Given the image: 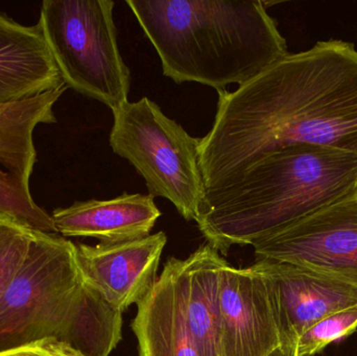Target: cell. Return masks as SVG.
Returning <instances> with one entry per match:
<instances>
[{"label": "cell", "instance_id": "277c9868", "mask_svg": "<svg viewBox=\"0 0 357 356\" xmlns=\"http://www.w3.org/2000/svg\"><path fill=\"white\" fill-rule=\"evenodd\" d=\"M121 330L123 313L86 284L77 245L37 231L0 297V351L56 340L86 356H109Z\"/></svg>", "mask_w": 357, "mask_h": 356}, {"label": "cell", "instance_id": "d6986e66", "mask_svg": "<svg viewBox=\"0 0 357 356\" xmlns=\"http://www.w3.org/2000/svg\"><path fill=\"white\" fill-rule=\"evenodd\" d=\"M268 356H299L298 344H282Z\"/></svg>", "mask_w": 357, "mask_h": 356}, {"label": "cell", "instance_id": "2e32d148", "mask_svg": "<svg viewBox=\"0 0 357 356\" xmlns=\"http://www.w3.org/2000/svg\"><path fill=\"white\" fill-rule=\"evenodd\" d=\"M37 231L0 212V297L22 265Z\"/></svg>", "mask_w": 357, "mask_h": 356}, {"label": "cell", "instance_id": "30bf717a", "mask_svg": "<svg viewBox=\"0 0 357 356\" xmlns=\"http://www.w3.org/2000/svg\"><path fill=\"white\" fill-rule=\"evenodd\" d=\"M167 242L161 231L123 242L77 245V263L86 284L123 313L154 288Z\"/></svg>", "mask_w": 357, "mask_h": 356}, {"label": "cell", "instance_id": "52a82bcc", "mask_svg": "<svg viewBox=\"0 0 357 356\" xmlns=\"http://www.w3.org/2000/svg\"><path fill=\"white\" fill-rule=\"evenodd\" d=\"M252 246L257 259L312 268L357 286V192Z\"/></svg>", "mask_w": 357, "mask_h": 356}, {"label": "cell", "instance_id": "7c38bea8", "mask_svg": "<svg viewBox=\"0 0 357 356\" xmlns=\"http://www.w3.org/2000/svg\"><path fill=\"white\" fill-rule=\"evenodd\" d=\"M64 85L41 22L22 25L0 14V105L29 100Z\"/></svg>", "mask_w": 357, "mask_h": 356}, {"label": "cell", "instance_id": "4fadbf2b", "mask_svg": "<svg viewBox=\"0 0 357 356\" xmlns=\"http://www.w3.org/2000/svg\"><path fill=\"white\" fill-rule=\"evenodd\" d=\"M160 217L152 196L128 192L110 200L79 201L52 215L63 238H93L100 242L150 235Z\"/></svg>", "mask_w": 357, "mask_h": 356}, {"label": "cell", "instance_id": "e0dca14e", "mask_svg": "<svg viewBox=\"0 0 357 356\" xmlns=\"http://www.w3.org/2000/svg\"><path fill=\"white\" fill-rule=\"evenodd\" d=\"M357 330V307L331 314L308 328L298 340L299 356H314Z\"/></svg>", "mask_w": 357, "mask_h": 356}, {"label": "cell", "instance_id": "9a60e30c", "mask_svg": "<svg viewBox=\"0 0 357 356\" xmlns=\"http://www.w3.org/2000/svg\"><path fill=\"white\" fill-rule=\"evenodd\" d=\"M227 263L209 244L182 261L185 317L199 356H220L218 284Z\"/></svg>", "mask_w": 357, "mask_h": 356}, {"label": "cell", "instance_id": "3957f363", "mask_svg": "<svg viewBox=\"0 0 357 356\" xmlns=\"http://www.w3.org/2000/svg\"><path fill=\"white\" fill-rule=\"evenodd\" d=\"M160 58L163 75L216 91L243 85L289 54L259 0H127Z\"/></svg>", "mask_w": 357, "mask_h": 356}, {"label": "cell", "instance_id": "ac0fdd59", "mask_svg": "<svg viewBox=\"0 0 357 356\" xmlns=\"http://www.w3.org/2000/svg\"><path fill=\"white\" fill-rule=\"evenodd\" d=\"M0 356H86L65 343L44 340L24 346L0 351Z\"/></svg>", "mask_w": 357, "mask_h": 356}, {"label": "cell", "instance_id": "6da1fadb", "mask_svg": "<svg viewBox=\"0 0 357 356\" xmlns=\"http://www.w3.org/2000/svg\"><path fill=\"white\" fill-rule=\"evenodd\" d=\"M218 95L213 125L199 146L207 190L294 144L357 153V50L351 42L319 41Z\"/></svg>", "mask_w": 357, "mask_h": 356}, {"label": "cell", "instance_id": "5bb4252c", "mask_svg": "<svg viewBox=\"0 0 357 356\" xmlns=\"http://www.w3.org/2000/svg\"><path fill=\"white\" fill-rule=\"evenodd\" d=\"M182 261L165 263L148 296L137 304L132 330L139 356H199L185 317Z\"/></svg>", "mask_w": 357, "mask_h": 356}, {"label": "cell", "instance_id": "7a4b0ae2", "mask_svg": "<svg viewBox=\"0 0 357 356\" xmlns=\"http://www.w3.org/2000/svg\"><path fill=\"white\" fill-rule=\"evenodd\" d=\"M357 192V153L294 144L264 155L238 177L206 190L197 219L222 254Z\"/></svg>", "mask_w": 357, "mask_h": 356}, {"label": "cell", "instance_id": "8fae6325", "mask_svg": "<svg viewBox=\"0 0 357 356\" xmlns=\"http://www.w3.org/2000/svg\"><path fill=\"white\" fill-rule=\"evenodd\" d=\"M274 292L282 344H295L323 318L357 307V286L325 272L274 259L258 258Z\"/></svg>", "mask_w": 357, "mask_h": 356}, {"label": "cell", "instance_id": "5b68a950", "mask_svg": "<svg viewBox=\"0 0 357 356\" xmlns=\"http://www.w3.org/2000/svg\"><path fill=\"white\" fill-rule=\"evenodd\" d=\"M112 113L113 153L135 167L150 196L167 199L183 219L197 222L207 190L199 164L201 138L189 135L146 96Z\"/></svg>", "mask_w": 357, "mask_h": 356}, {"label": "cell", "instance_id": "ba28073f", "mask_svg": "<svg viewBox=\"0 0 357 356\" xmlns=\"http://www.w3.org/2000/svg\"><path fill=\"white\" fill-rule=\"evenodd\" d=\"M67 89L64 85L29 100L0 105V212L46 233H56L54 221L36 204L29 188L37 162L33 133L39 125L58 121L54 107Z\"/></svg>", "mask_w": 357, "mask_h": 356}, {"label": "cell", "instance_id": "9c48e42d", "mask_svg": "<svg viewBox=\"0 0 357 356\" xmlns=\"http://www.w3.org/2000/svg\"><path fill=\"white\" fill-rule=\"evenodd\" d=\"M218 307L220 356H268L282 345L272 286L254 265L222 268Z\"/></svg>", "mask_w": 357, "mask_h": 356}, {"label": "cell", "instance_id": "8992f818", "mask_svg": "<svg viewBox=\"0 0 357 356\" xmlns=\"http://www.w3.org/2000/svg\"><path fill=\"white\" fill-rule=\"evenodd\" d=\"M112 0H45L39 21L67 87L111 110L129 102L131 72L117 41Z\"/></svg>", "mask_w": 357, "mask_h": 356}]
</instances>
